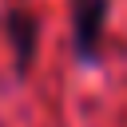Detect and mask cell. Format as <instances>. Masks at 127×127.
<instances>
[{"label": "cell", "instance_id": "2", "mask_svg": "<svg viewBox=\"0 0 127 127\" xmlns=\"http://www.w3.org/2000/svg\"><path fill=\"white\" fill-rule=\"evenodd\" d=\"M0 32L8 36L12 44V56H16V75H24L36 60V48H40V20L24 8H12L0 16Z\"/></svg>", "mask_w": 127, "mask_h": 127}, {"label": "cell", "instance_id": "1", "mask_svg": "<svg viewBox=\"0 0 127 127\" xmlns=\"http://www.w3.org/2000/svg\"><path fill=\"white\" fill-rule=\"evenodd\" d=\"M67 4H71V44H75V56H79V64H95L103 32H107L111 0H67Z\"/></svg>", "mask_w": 127, "mask_h": 127}]
</instances>
